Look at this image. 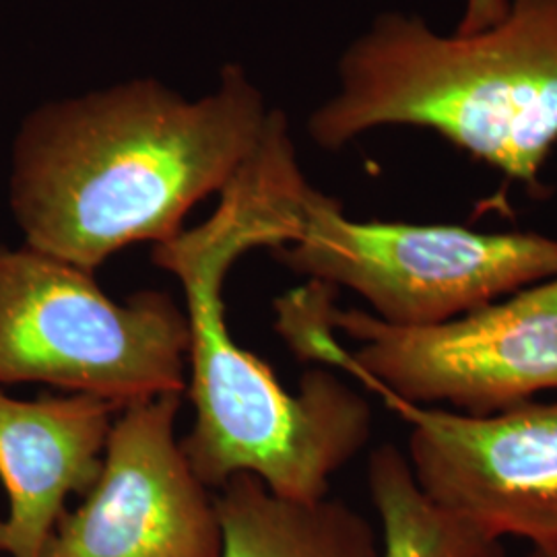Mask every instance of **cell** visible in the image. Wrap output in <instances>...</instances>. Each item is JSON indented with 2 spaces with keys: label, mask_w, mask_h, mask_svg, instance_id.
<instances>
[{
  "label": "cell",
  "mask_w": 557,
  "mask_h": 557,
  "mask_svg": "<svg viewBox=\"0 0 557 557\" xmlns=\"http://www.w3.org/2000/svg\"><path fill=\"white\" fill-rule=\"evenodd\" d=\"M308 188L285 119L273 114L215 213L153 248V262L184 289L195 423L180 446L209 490L250 473L278 498H329L331 478L372 434V409L356 388L312 368L298 395L287 393L267 361L239 347L225 319L232 264L252 248L275 250L296 238Z\"/></svg>",
  "instance_id": "6da1fadb"
},
{
  "label": "cell",
  "mask_w": 557,
  "mask_h": 557,
  "mask_svg": "<svg viewBox=\"0 0 557 557\" xmlns=\"http://www.w3.org/2000/svg\"><path fill=\"white\" fill-rule=\"evenodd\" d=\"M269 119L238 66L200 100L137 79L41 106L11 160L23 244L96 273L131 244L176 238L186 213L257 153Z\"/></svg>",
  "instance_id": "7a4b0ae2"
},
{
  "label": "cell",
  "mask_w": 557,
  "mask_h": 557,
  "mask_svg": "<svg viewBox=\"0 0 557 557\" xmlns=\"http://www.w3.org/2000/svg\"><path fill=\"white\" fill-rule=\"evenodd\" d=\"M338 79L308 124L320 147L384 124L421 126L539 188L557 143V0H508L494 25L467 36L380 15L343 54Z\"/></svg>",
  "instance_id": "3957f363"
},
{
  "label": "cell",
  "mask_w": 557,
  "mask_h": 557,
  "mask_svg": "<svg viewBox=\"0 0 557 557\" xmlns=\"http://www.w3.org/2000/svg\"><path fill=\"white\" fill-rule=\"evenodd\" d=\"M438 326L403 329L363 310H304L283 329L301 361L338 366L379 395L448 403L485 418L557 391V275Z\"/></svg>",
  "instance_id": "277c9868"
},
{
  "label": "cell",
  "mask_w": 557,
  "mask_h": 557,
  "mask_svg": "<svg viewBox=\"0 0 557 557\" xmlns=\"http://www.w3.org/2000/svg\"><path fill=\"white\" fill-rule=\"evenodd\" d=\"M190 326L165 292L126 301L91 271L0 244V386L48 384L126 407L188 386Z\"/></svg>",
  "instance_id": "5b68a950"
},
{
  "label": "cell",
  "mask_w": 557,
  "mask_h": 557,
  "mask_svg": "<svg viewBox=\"0 0 557 557\" xmlns=\"http://www.w3.org/2000/svg\"><path fill=\"white\" fill-rule=\"evenodd\" d=\"M275 257L310 281L356 292L376 319L403 329L438 326L557 275V239L354 221L314 188L301 205L296 238Z\"/></svg>",
  "instance_id": "8992f818"
},
{
  "label": "cell",
  "mask_w": 557,
  "mask_h": 557,
  "mask_svg": "<svg viewBox=\"0 0 557 557\" xmlns=\"http://www.w3.org/2000/svg\"><path fill=\"white\" fill-rule=\"evenodd\" d=\"M180 405L161 395L120 409L100 478L40 557H221L218 502L176 438Z\"/></svg>",
  "instance_id": "52a82bcc"
},
{
  "label": "cell",
  "mask_w": 557,
  "mask_h": 557,
  "mask_svg": "<svg viewBox=\"0 0 557 557\" xmlns=\"http://www.w3.org/2000/svg\"><path fill=\"white\" fill-rule=\"evenodd\" d=\"M411 425L421 490L496 537L557 554V403H522L475 418L380 395Z\"/></svg>",
  "instance_id": "ba28073f"
},
{
  "label": "cell",
  "mask_w": 557,
  "mask_h": 557,
  "mask_svg": "<svg viewBox=\"0 0 557 557\" xmlns=\"http://www.w3.org/2000/svg\"><path fill=\"white\" fill-rule=\"evenodd\" d=\"M120 409L83 393L17 400L0 391V481L9 498L2 556H41L69 496H85L100 478Z\"/></svg>",
  "instance_id": "9c48e42d"
},
{
  "label": "cell",
  "mask_w": 557,
  "mask_h": 557,
  "mask_svg": "<svg viewBox=\"0 0 557 557\" xmlns=\"http://www.w3.org/2000/svg\"><path fill=\"white\" fill-rule=\"evenodd\" d=\"M221 557H379L372 524L341 499L278 498L257 475L239 473L215 496Z\"/></svg>",
  "instance_id": "30bf717a"
},
{
  "label": "cell",
  "mask_w": 557,
  "mask_h": 557,
  "mask_svg": "<svg viewBox=\"0 0 557 557\" xmlns=\"http://www.w3.org/2000/svg\"><path fill=\"white\" fill-rule=\"evenodd\" d=\"M368 487L382 522L379 557H506L502 539L421 490L397 446L370 455Z\"/></svg>",
  "instance_id": "8fae6325"
},
{
  "label": "cell",
  "mask_w": 557,
  "mask_h": 557,
  "mask_svg": "<svg viewBox=\"0 0 557 557\" xmlns=\"http://www.w3.org/2000/svg\"><path fill=\"white\" fill-rule=\"evenodd\" d=\"M506 9L508 0H467V11L458 25L457 34L467 36L494 25L506 13Z\"/></svg>",
  "instance_id": "7c38bea8"
},
{
  "label": "cell",
  "mask_w": 557,
  "mask_h": 557,
  "mask_svg": "<svg viewBox=\"0 0 557 557\" xmlns=\"http://www.w3.org/2000/svg\"><path fill=\"white\" fill-rule=\"evenodd\" d=\"M529 557H557V554H547V552H539V549H533V554Z\"/></svg>",
  "instance_id": "4fadbf2b"
},
{
  "label": "cell",
  "mask_w": 557,
  "mask_h": 557,
  "mask_svg": "<svg viewBox=\"0 0 557 557\" xmlns=\"http://www.w3.org/2000/svg\"><path fill=\"white\" fill-rule=\"evenodd\" d=\"M0 557H2V554H0Z\"/></svg>",
  "instance_id": "5bb4252c"
}]
</instances>
